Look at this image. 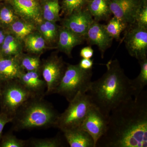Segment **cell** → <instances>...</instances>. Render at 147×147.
<instances>
[{"label": "cell", "instance_id": "6da1fadb", "mask_svg": "<svg viewBox=\"0 0 147 147\" xmlns=\"http://www.w3.org/2000/svg\"><path fill=\"white\" fill-rule=\"evenodd\" d=\"M147 147V92L113 109L107 130L96 147Z\"/></svg>", "mask_w": 147, "mask_h": 147}, {"label": "cell", "instance_id": "7a4b0ae2", "mask_svg": "<svg viewBox=\"0 0 147 147\" xmlns=\"http://www.w3.org/2000/svg\"><path fill=\"white\" fill-rule=\"evenodd\" d=\"M107 70L97 80L92 82L87 94L92 105L106 117L121 103L132 98L130 79L125 75L117 59L109 61Z\"/></svg>", "mask_w": 147, "mask_h": 147}, {"label": "cell", "instance_id": "3957f363", "mask_svg": "<svg viewBox=\"0 0 147 147\" xmlns=\"http://www.w3.org/2000/svg\"><path fill=\"white\" fill-rule=\"evenodd\" d=\"M59 115L44 96H32L18 108L11 123L17 131L55 127Z\"/></svg>", "mask_w": 147, "mask_h": 147}, {"label": "cell", "instance_id": "277c9868", "mask_svg": "<svg viewBox=\"0 0 147 147\" xmlns=\"http://www.w3.org/2000/svg\"><path fill=\"white\" fill-rule=\"evenodd\" d=\"M92 69L84 70L79 65H67L60 83L53 93L62 96L69 102L79 92L87 93L92 81Z\"/></svg>", "mask_w": 147, "mask_h": 147}, {"label": "cell", "instance_id": "5b68a950", "mask_svg": "<svg viewBox=\"0 0 147 147\" xmlns=\"http://www.w3.org/2000/svg\"><path fill=\"white\" fill-rule=\"evenodd\" d=\"M92 105L87 93L79 92L69 102L68 107L59 114L55 127L63 131L80 128Z\"/></svg>", "mask_w": 147, "mask_h": 147}, {"label": "cell", "instance_id": "8992f818", "mask_svg": "<svg viewBox=\"0 0 147 147\" xmlns=\"http://www.w3.org/2000/svg\"><path fill=\"white\" fill-rule=\"evenodd\" d=\"M0 98L3 113L13 118L21 105L32 95L18 79L0 82Z\"/></svg>", "mask_w": 147, "mask_h": 147}, {"label": "cell", "instance_id": "52a82bcc", "mask_svg": "<svg viewBox=\"0 0 147 147\" xmlns=\"http://www.w3.org/2000/svg\"><path fill=\"white\" fill-rule=\"evenodd\" d=\"M66 66L62 58L53 54L42 61L40 73L46 85L45 95L53 93L60 83Z\"/></svg>", "mask_w": 147, "mask_h": 147}, {"label": "cell", "instance_id": "ba28073f", "mask_svg": "<svg viewBox=\"0 0 147 147\" xmlns=\"http://www.w3.org/2000/svg\"><path fill=\"white\" fill-rule=\"evenodd\" d=\"M125 30L124 41L129 55L138 61L147 58V28L132 24Z\"/></svg>", "mask_w": 147, "mask_h": 147}, {"label": "cell", "instance_id": "9c48e42d", "mask_svg": "<svg viewBox=\"0 0 147 147\" xmlns=\"http://www.w3.org/2000/svg\"><path fill=\"white\" fill-rule=\"evenodd\" d=\"M144 0H110V8L114 16L126 24H134Z\"/></svg>", "mask_w": 147, "mask_h": 147}, {"label": "cell", "instance_id": "30bf717a", "mask_svg": "<svg viewBox=\"0 0 147 147\" xmlns=\"http://www.w3.org/2000/svg\"><path fill=\"white\" fill-rule=\"evenodd\" d=\"M108 119L92 105L80 128L92 136L96 145L107 130Z\"/></svg>", "mask_w": 147, "mask_h": 147}, {"label": "cell", "instance_id": "8fae6325", "mask_svg": "<svg viewBox=\"0 0 147 147\" xmlns=\"http://www.w3.org/2000/svg\"><path fill=\"white\" fill-rule=\"evenodd\" d=\"M12 6L19 18L35 25L43 20L39 0H5Z\"/></svg>", "mask_w": 147, "mask_h": 147}, {"label": "cell", "instance_id": "7c38bea8", "mask_svg": "<svg viewBox=\"0 0 147 147\" xmlns=\"http://www.w3.org/2000/svg\"><path fill=\"white\" fill-rule=\"evenodd\" d=\"M94 21L86 7L65 16L62 21L61 26L85 38L87 32Z\"/></svg>", "mask_w": 147, "mask_h": 147}, {"label": "cell", "instance_id": "4fadbf2b", "mask_svg": "<svg viewBox=\"0 0 147 147\" xmlns=\"http://www.w3.org/2000/svg\"><path fill=\"white\" fill-rule=\"evenodd\" d=\"M85 39L89 45L98 47L103 58L105 51L112 45L113 38L106 31L104 25L94 21L87 32Z\"/></svg>", "mask_w": 147, "mask_h": 147}, {"label": "cell", "instance_id": "5bb4252c", "mask_svg": "<svg viewBox=\"0 0 147 147\" xmlns=\"http://www.w3.org/2000/svg\"><path fill=\"white\" fill-rule=\"evenodd\" d=\"M39 71H25L18 79L33 96H44L46 85Z\"/></svg>", "mask_w": 147, "mask_h": 147}, {"label": "cell", "instance_id": "9a60e30c", "mask_svg": "<svg viewBox=\"0 0 147 147\" xmlns=\"http://www.w3.org/2000/svg\"><path fill=\"white\" fill-rule=\"evenodd\" d=\"M85 40L84 37L76 34L65 27L61 26L56 48L60 52L71 57V52L77 45H81Z\"/></svg>", "mask_w": 147, "mask_h": 147}, {"label": "cell", "instance_id": "2e32d148", "mask_svg": "<svg viewBox=\"0 0 147 147\" xmlns=\"http://www.w3.org/2000/svg\"><path fill=\"white\" fill-rule=\"evenodd\" d=\"M24 72L16 57L0 55V82L18 79Z\"/></svg>", "mask_w": 147, "mask_h": 147}, {"label": "cell", "instance_id": "e0dca14e", "mask_svg": "<svg viewBox=\"0 0 147 147\" xmlns=\"http://www.w3.org/2000/svg\"><path fill=\"white\" fill-rule=\"evenodd\" d=\"M64 136L71 147H96L94 140L88 132L81 128L63 131Z\"/></svg>", "mask_w": 147, "mask_h": 147}, {"label": "cell", "instance_id": "ac0fdd59", "mask_svg": "<svg viewBox=\"0 0 147 147\" xmlns=\"http://www.w3.org/2000/svg\"><path fill=\"white\" fill-rule=\"evenodd\" d=\"M61 26L56 22L42 20L36 25V30L43 37L49 48H56Z\"/></svg>", "mask_w": 147, "mask_h": 147}, {"label": "cell", "instance_id": "d6986e66", "mask_svg": "<svg viewBox=\"0 0 147 147\" xmlns=\"http://www.w3.org/2000/svg\"><path fill=\"white\" fill-rule=\"evenodd\" d=\"M23 41L24 51L27 53L40 55L49 48L43 37L37 30L26 37Z\"/></svg>", "mask_w": 147, "mask_h": 147}, {"label": "cell", "instance_id": "ffe728a7", "mask_svg": "<svg viewBox=\"0 0 147 147\" xmlns=\"http://www.w3.org/2000/svg\"><path fill=\"white\" fill-rule=\"evenodd\" d=\"M87 9L94 21L97 22L107 20L112 14L110 0H89Z\"/></svg>", "mask_w": 147, "mask_h": 147}, {"label": "cell", "instance_id": "44dd1931", "mask_svg": "<svg viewBox=\"0 0 147 147\" xmlns=\"http://www.w3.org/2000/svg\"><path fill=\"white\" fill-rule=\"evenodd\" d=\"M24 51L23 40L7 32L0 47V55L4 57H17Z\"/></svg>", "mask_w": 147, "mask_h": 147}, {"label": "cell", "instance_id": "7402d4cb", "mask_svg": "<svg viewBox=\"0 0 147 147\" xmlns=\"http://www.w3.org/2000/svg\"><path fill=\"white\" fill-rule=\"evenodd\" d=\"M42 19L56 22L61 21L59 0H39Z\"/></svg>", "mask_w": 147, "mask_h": 147}, {"label": "cell", "instance_id": "603a6c76", "mask_svg": "<svg viewBox=\"0 0 147 147\" xmlns=\"http://www.w3.org/2000/svg\"><path fill=\"white\" fill-rule=\"evenodd\" d=\"M7 30L8 32L23 40L26 37L36 30V26L19 18L14 21Z\"/></svg>", "mask_w": 147, "mask_h": 147}, {"label": "cell", "instance_id": "cb8c5ba5", "mask_svg": "<svg viewBox=\"0 0 147 147\" xmlns=\"http://www.w3.org/2000/svg\"><path fill=\"white\" fill-rule=\"evenodd\" d=\"M139 62L141 68L140 73L136 78L130 80L133 96L135 99L138 97L147 85V58L139 61Z\"/></svg>", "mask_w": 147, "mask_h": 147}, {"label": "cell", "instance_id": "d4e9b609", "mask_svg": "<svg viewBox=\"0 0 147 147\" xmlns=\"http://www.w3.org/2000/svg\"><path fill=\"white\" fill-rule=\"evenodd\" d=\"M40 55L24 53V52L16 57L19 65L25 71H40L42 61Z\"/></svg>", "mask_w": 147, "mask_h": 147}, {"label": "cell", "instance_id": "484cf974", "mask_svg": "<svg viewBox=\"0 0 147 147\" xmlns=\"http://www.w3.org/2000/svg\"><path fill=\"white\" fill-rule=\"evenodd\" d=\"M19 18L9 3L4 0L0 3V27L7 30L14 21Z\"/></svg>", "mask_w": 147, "mask_h": 147}, {"label": "cell", "instance_id": "4316f807", "mask_svg": "<svg viewBox=\"0 0 147 147\" xmlns=\"http://www.w3.org/2000/svg\"><path fill=\"white\" fill-rule=\"evenodd\" d=\"M106 31L113 39H119L121 33L125 30L127 26L114 16L109 21L108 24L104 25Z\"/></svg>", "mask_w": 147, "mask_h": 147}, {"label": "cell", "instance_id": "83f0119b", "mask_svg": "<svg viewBox=\"0 0 147 147\" xmlns=\"http://www.w3.org/2000/svg\"><path fill=\"white\" fill-rule=\"evenodd\" d=\"M27 146L32 147H61L63 144L60 137L37 139L34 138L27 140Z\"/></svg>", "mask_w": 147, "mask_h": 147}, {"label": "cell", "instance_id": "f1b7e54d", "mask_svg": "<svg viewBox=\"0 0 147 147\" xmlns=\"http://www.w3.org/2000/svg\"><path fill=\"white\" fill-rule=\"evenodd\" d=\"M88 0H62L61 10L65 16H67L74 11L86 8Z\"/></svg>", "mask_w": 147, "mask_h": 147}, {"label": "cell", "instance_id": "f546056e", "mask_svg": "<svg viewBox=\"0 0 147 147\" xmlns=\"http://www.w3.org/2000/svg\"><path fill=\"white\" fill-rule=\"evenodd\" d=\"M26 146H27V140L18 139L11 133H8L2 136L0 141V147H1Z\"/></svg>", "mask_w": 147, "mask_h": 147}, {"label": "cell", "instance_id": "4dcf8cb0", "mask_svg": "<svg viewBox=\"0 0 147 147\" xmlns=\"http://www.w3.org/2000/svg\"><path fill=\"white\" fill-rule=\"evenodd\" d=\"M134 24L147 28V0H144L136 16Z\"/></svg>", "mask_w": 147, "mask_h": 147}, {"label": "cell", "instance_id": "1f68e13d", "mask_svg": "<svg viewBox=\"0 0 147 147\" xmlns=\"http://www.w3.org/2000/svg\"><path fill=\"white\" fill-rule=\"evenodd\" d=\"M13 118L11 117L5 113H0V141L2 137L3 129L7 124L11 123Z\"/></svg>", "mask_w": 147, "mask_h": 147}, {"label": "cell", "instance_id": "d6a6232c", "mask_svg": "<svg viewBox=\"0 0 147 147\" xmlns=\"http://www.w3.org/2000/svg\"><path fill=\"white\" fill-rule=\"evenodd\" d=\"M93 64V60L82 58L78 65L82 69L88 70L92 69Z\"/></svg>", "mask_w": 147, "mask_h": 147}, {"label": "cell", "instance_id": "836d02e7", "mask_svg": "<svg viewBox=\"0 0 147 147\" xmlns=\"http://www.w3.org/2000/svg\"><path fill=\"white\" fill-rule=\"evenodd\" d=\"M93 55L94 50L90 46L82 48L80 53V56L84 59H91Z\"/></svg>", "mask_w": 147, "mask_h": 147}, {"label": "cell", "instance_id": "e575fe53", "mask_svg": "<svg viewBox=\"0 0 147 147\" xmlns=\"http://www.w3.org/2000/svg\"><path fill=\"white\" fill-rule=\"evenodd\" d=\"M7 33V30L0 27V47L1 46Z\"/></svg>", "mask_w": 147, "mask_h": 147}, {"label": "cell", "instance_id": "d590c367", "mask_svg": "<svg viewBox=\"0 0 147 147\" xmlns=\"http://www.w3.org/2000/svg\"><path fill=\"white\" fill-rule=\"evenodd\" d=\"M4 0H0V3H1Z\"/></svg>", "mask_w": 147, "mask_h": 147}, {"label": "cell", "instance_id": "8d00e7d4", "mask_svg": "<svg viewBox=\"0 0 147 147\" xmlns=\"http://www.w3.org/2000/svg\"><path fill=\"white\" fill-rule=\"evenodd\" d=\"M88 1H89V0H88Z\"/></svg>", "mask_w": 147, "mask_h": 147}]
</instances>
